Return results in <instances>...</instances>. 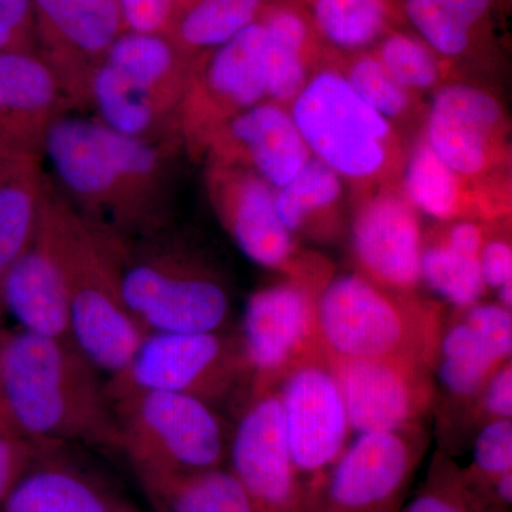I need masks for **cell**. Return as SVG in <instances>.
Here are the masks:
<instances>
[{
    "mask_svg": "<svg viewBox=\"0 0 512 512\" xmlns=\"http://www.w3.org/2000/svg\"><path fill=\"white\" fill-rule=\"evenodd\" d=\"M181 140L121 136L94 117L67 113L46 141L50 177L74 210L117 241L174 222L175 158Z\"/></svg>",
    "mask_w": 512,
    "mask_h": 512,
    "instance_id": "obj_1",
    "label": "cell"
},
{
    "mask_svg": "<svg viewBox=\"0 0 512 512\" xmlns=\"http://www.w3.org/2000/svg\"><path fill=\"white\" fill-rule=\"evenodd\" d=\"M99 373L69 340L0 329V429L119 453L116 416Z\"/></svg>",
    "mask_w": 512,
    "mask_h": 512,
    "instance_id": "obj_2",
    "label": "cell"
},
{
    "mask_svg": "<svg viewBox=\"0 0 512 512\" xmlns=\"http://www.w3.org/2000/svg\"><path fill=\"white\" fill-rule=\"evenodd\" d=\"M43 212L62 266L70 339L100 372L116 375L147 333L124 299L113 244L83 220L49 173Z\"/></svg>",
    "mask_w": 512,
    "mask_h": 512,
    "instance_id": "obj_3",
    "label": "cell"
},
{
    "mask_svg": "<svg viewBox=\"0 0 512 512\" xmlns=\"http://www.w3.org/2000/svg\"><path fill=\"white\" fill-rule=\"evenodd\" d=\"M109 239L124 299L147 335L224 330L231 312L227 285L175 221L141 237Z\"/></svg>",
    "mask_w": 512,
    "mask_h": 512,
    "instance_id": "obj_4",
    "label": "cell"
},
{
    "mask_svg": "<svg viewBox=\"0 0 512 512\" xmlns=\"http://www.w3.org/2000/svg\"><path fill=\"white\" fill-rule=\"evenodd\" d=\"M195 62L167 35L124 30L94 74V119L137 140H181V103Z\"/></svg>",
    "mask_w": 512,
    "mask_h": 512,
    "instance_id": "obj_5",
    "label": "cell"
},
{
    "mask_svg": "<svg viewBox=\"0 0 512 512\" xmlns=\"http://www.w3.org/2000/svg\"><path fill=\"white\" fill-rule=\"evenodd\" d=\"M406 295L365 275L326 281L316 305L320 349L339 359H406L431 366L439 349L436 318Z\"/></svg>",
    "mask_w": 512,
    "mask_h": 512,
    "instance_id": "obj_6",
    "label": "cell"
},
{
    "mask_svg": "<svg viewBox=\"0 0 512 512\" xmlns=\"http://www.w3.org/2000/svg\"><path fill=\"white\" fill-rule=\"evenodd\" d=\"M288 109L312 157L343 181L370 188L400 170L392 123L353 90L340 67L313 70Z\"/></svg>",
    "mask_w": 512,
    "mask_h": 512,
    "instance_id": "obj_7",
    "label": "cell"
},
{
    "mask_svg": "<svg viewBox=\"0 0 512 512\" xmlns=\"http://www.w3.org/2000/svg\"><path fill=\"white\" fill-rule=\"evenodd\" d=\"M123 454L137 480L224 467L227 427L215 407L185 394L143 390L113 397Z\"/></svg>",
    "mask_w": 512,
    "mask_h": 512,
    "instance_id": "obj_8",
    "label": "cell"
},
{
    "mask_svg": "<svg viewBox=\"0 0 512 512\" xmlns=\"http://www.w3.org/2000/svg\"><path fill=\"white\" fill-rule=\"evenodd\" d=\"M245 383L251 370L239 335L218 332L148 333L124 369L106 379L110 399L154 390L224 402Z\"/></svg>",
    "mask_w": 512,
    "mask_h": 512,
    "instance_id": "obj_9",
    "label": "cell"
},
{
    "mask_svg": "<svg viewBox=\"0 0 512 512\" xmlns=\"http://www.w3.org/2000/svg\"><path fill=\"white\" fill-rule=\"evenodd\" d=\"M268 100L265 33L261 20L198 57L180 110L184 151L204 156L214 134L232 117Z\"/></svg>",
    "mask_w": 512,
    "mask_h": 512,
    "instance_id": "obj_10",
    "label": "cell"
},
{
    "mask_svg": "<svg viewBox=\"0 0 512 512\" xmlns=\"http://www.w3.org/2000/svg\"><path fill=\"white\" fill-rule=\"evenodd\" d=\"M36 55L73 113L90 111L94 74L124 32L119 0H32Z\"/></svg>",
    "mask_w": 512,
    "mask_h": 512,
    "instance_id": "obj_11",
    "label": "cell"
},
{
    "mask_svg": "<svg viewBox=\"0 0 512 512\" xmlns=\"http://www.w3.org/2000/svg\"><path fill=\"white\" fill-rule=\"evenodd\" d=\"M419 424L362 433L345 448L309 512H399L426 440Z\"/></svg>",
    "mask_w": 512,
    "mask_h": 512,
    "instance_id": "obj_12",
    "label": "cell"
},
{
    "mask_svg": "<svg viewBox=\"0 0 512 512\" xmlns=\"http://www.w3.org/2000/svg\"><path fill=\"white\" fill-rule=\"evenodd\" d=\"M281 382V389L275 392L284 412L293 466L313 505L348 447V413L323 352L293 367Z\"/></svg>",
    "mask_w": 512,
    "mask_h": 512,
    "instance_id": "obj_13",
    "label": "cell"
},
{
    "mask_svg": "<svg viewBox=\"0 0 512 512\" xmlns=\"http://www.w3.org/2000/svg\"><path fill=\"white\" fill-rule=\"evenodd\" d=\"M322 288L302 275L256 291L239 333L252 376V393L274 390L296 365L319 355L316 305Z\"/></svg>",
    "mask_w": 512,
    "mask_h": 512,
    "instance_id": "obj_14",
    "label": "cell"
},
{
    "mask_svg": "<svg viewBox=\"0 0 512 512\" xmlns=\"http://www.w3.org/2000/svg\"><path fill=\"white\" fill-rule=\"evenodd\" d=\"M227 460L256 511H311V495L293 466L284 412L275 390L251 394L231 433Z\"/></svg>",
    "mask_w": 512,
    "mask_h": 512,
    "instance_id": "obj_15",
    "label": "cell"
},
{
    "mask_svg": "<svg viewBox=\"0 0 512 512\" xmlns=\"http://www.w3.org/2000/svg\"><path fill=\"white\" fill-rule=\"evenodd\" d=\"M326 360L342 393L350 430L359 434L417 426L433 403L430 366L424 363L328 356Z\"/></svg>",
    "mask_w": 512,
    "mask_h": 512,
    "instance_id": "obj_16",
    "label": "cell"
},
{
    "mask_svg": "<svg viewBox=\"0 0 512 512\" xmlns=\"http://www.w3.org/2000/svg\"><path fill=\"white\" fill-rule=\"evenodd\" d=\"M507 121L493 94L464 83L434 94L423 140L454 173L473 183L500 163L507 151Z\"/></svg>",
    "mask_w": 512,
    "mask_h": 512,
    "instance_id": "obj_17",
    "label": "cell"
},
{
    "mask_svg": "<svg viewBox=\"0 0 512 512\" xmlns=\"http://www.w3.org/2000/svg\"><path fill=\"white\" fill-rule=\"evenodd\" d=\"M207 188L222 227L252 262L295 275V239L279 218L272 185L247 168L207 163Z\"/></svg>",
    "mask_w": 512,
    "mask_h": 512,
    "instance_id": "obj_18",
    "label": "cell"
},
{
    "mask_svg": "<svg viewBox=\"0 0 512 512\" xmlns=\"http://www.w3.org/2000/svg\"><path fill=\"white\" fill-rule=\"evenodd\" d=\"M67 113L55 74L35 52L0 53V158L43 163L50 130Z\"/></svg>",
    "mask_w": 512,
    "mask_h": 512,
    "instance_id": "obj_19",
    "label": "cell"
},
{
    "mask_svg": "<svg viewBox=\"0 0 512 512\" xmlns=\"http://www.w3.org/2000/svg\"><path fill=\"white\" fill-rule=\"evenodd\" d=\"M207 163L247 168L284 187L312 157L286 106L265 100L232 117L205 148Z\"/></svg>",
    "mask_w": 512,
    "mask_h": 512,
    "instance_id": "obj_20",
    "label": "cell"
},
{
    "mask_svg": "<svg viewBox=\"0 0 512 512\" xmlns=\"http://www.w3.org/2000/svg\"><path fill=\"white\" fill-rule=\"evenodd\" d=\"M353 248L363 275L375 284L400 293L413 292L420 284L419 217L400 192L382 190L360 204Z\"/></svg>",
    "mask_w": 512,
    "mask_h": 512,
    "instance_id": "obj_21",
    "label": "cell"
},
{
    "mask_svg": "<svg viewBox=\"0 0 512 512\" xmlns=\"http://www.w3.org/2000/svg\"><path fill=\"white\" fill-rule=\"evenodd\" d=\"M2 308L26 332L72 342L62 266L43 210L35 237L3 282Z\"/></svg>",
    "mask_w": 512,
    "mask_h": 512,
    "instance_id": "obj_22",
    "label": "cell"
},
{
    "mask_svg": "<svg viewBox=\"0 0 512 512\" xmlns=\"http://www.w3.org/2000/svg\"><path fill=\"white\" fill-rule=\"evenodd\" d=\"M66 448H47L20 478L0 512H140Z\"/></svg>",
    "mask_w": 512,
    "mask_h": 512,
    "instance_id": "obj_23",
    "label": "cell"
},
{
    "mask_svg": "<svg viewBox=\"0 0 512 512\" xmlns=\"http://www.w3.org/2000/svg\"><path fill=\"white\" fill-rule=\"evenodd\" d=\"M259 20L265 33L268 100L288 107L311 77L323 46L299 0H268Z\"/></svg>",
    "mask_w": 512,
    "mask_h": 512,
    "instance_id": "obj_24",
    "label": "cell"
},
{
    "mask_svg": "<svg viewBox=\"0 0 512 512\" xmlns=\"http://www.w3.org/2000/svg\"><path fill=\"white\" fill-rule=\"evenodd\" d=\"M46 181L42 161L0 158V318L3 282L35 237Z\"/></svg>",
    "mask_w": 512,
    "mask_h": 512,
    "instance_id": "obj_25",
    "label": "cell"
},
{
    "mask_svg": "<svg viewBox=\"0 0 512 512\" xmlns=\"http://www.w3.org/2000/svg\"><path fill=\"white\" fill-rule=\"evenodd\" d=\"M320 45L336 52L370 50L394 28L396 0H299Z\"/></svg>",
    "mask_w": 512,
    "mask_h": 512,
    "instance_id": "obj_26",
    "label": "cell"
},
{
    "mask_svg": "<svg viewBox=\"0 0 512 512\" xmlns=\"http://www.w3.org/2000/svg\"><path fill=\"white\" fill-rule=\"evenodd\" d=\"M156 512H258L228 467L138 481Z\"/></svg>",
    "mask_w": 512,
    "mask_h": 512,
    "instance_id": "obj_27",
    "label": "cell"
},
{
    "mask_svg": "<svg viewBox=\"0 0 512 512\" xmlns=\"http://www.w3.org/2000/svg\"><path fill=\"white\" fill-rule=\"evenodd\" d=\"M466 178L454 173L436 156L423 137L403 163L404 198L414 210L441 221L467 220L473 211V192Z\"/></svg>",
    "mask_w": 512,
    "mask_h": 512,
    "instance_id": "obj_28",
    "label": "cell"
},
{
    "mask_svg": "<svg viewBox=\"0 0 512 512\" xmlns=\"http://www.w3.org/2000/svg\"><path fill=\"white\" fill-rule=\"evenodd\" d=\"M268 0H184L168 37L198 59L217 49L261 16Z\"/></svg>",
    "mask_w": 512,
    "mask_h": 512,
    "instance_id": "obj_29",
    "label": "cell"
},
{
    "mask_svg": "<svg viewBox=\"0 0 512 512\" xmlns=\"http://www.w3.org/2000/svg\"><path fill=\"white\" fill-rule=\"evenodd\" d=\"M439 376L444 387L460 399H474L504 360L481 333L457 320L439 340ZM508 362V360H507Z\"/></svg>",
    "mask_w": 512,
    "mask_h": 512,
    "instance_id": "obj_30",
    "label": "cell"
},
{
    "mask_svg": "<svg viewBox=\"0 0 512 512\" xmlns=\"http://www.w3.org/2000/svg\"><path fill=\"white\" fill-rule=\"evenodd\" d=\"M343 194V180L318 158H309L301 171L275 190L279 218L293 235L335 210Z\"/></svg>",
    "mask_w": 512,
    "mask_h": 512,
    "instance_id": "obj_31",
    "label": "cell"
},
{
    "mask_svg": "<svg viewBox=\"0 0 512 512\" xmlns=\"http://www.w3.org/2000/svg\"><path fill=\"white\" fill-rule=\"evenodd\" d=\"M420 279L461 309L480 302L487 289L478 258L453 251L441 241L421 248Z\"/></svg>",
    "mask_w": 512,
    "mask_h": 512,
    "instance_id": "obj_32",
    "label": "cell"
},
{
    "mask_svg": "<svg viewBox=\"0 0 512 512\" xmlns=\"http://www.w3.org/2000/svg\"><path fill=\"white\" fill-rule=\"evenodd\" d=\"M373 52L407 92L436 89L443 77V60L414 33L397 28L387 30Z\"/></svg>",
    "mask_w": 512,
    "mask_h": 512,
    "instance_id": "obj_33",
    "label": "cell"
},
{
    "mask_svg": "<svg viewBox=\"0 0 512 512\" xmlns=\"http://www.w3.org/2000/svg\"><path fill=\"white\" fill-rule=\"evenodd\" d=\"M396 9L399 19L441 60L461 59L488 39L451 18L431 0H396Z\"/></svg>",
    "mask_w": 512,
    "mask_h": 512,
    "instance_id": "obj_34",
    "label": "cell"
},
{
    "mask_svg": "<svg viewBox=\"0 0 512 512\" xmlns=\"http://www.w3.org/2000/svg\"><path fill=\"white\" fill-rule=\"evenodd\" d=\"M399 512H508L477 491L463 470L450 458L439 456L431 463L426 481Z\"/></svg>",
    "mask_w": 512,
    "mask_h": 512,
    "instance_id": "obj_35",
    "label": "cell"
},
{
    "mask_svg": "<svg viewBox=\"0 0 512 512\" xmlns=\"http://www.w3.org/2000/svg\"><path fill=\"white\" fill-rule=\"evenodd\" d=\"M342 72L353 90L390 123L403 120L412 110L414 94L387 73L373 50L353 53Z\"/></svg>",
    "mask_w": 512,
    "mask_h": 512,
    "instance_id": "obj_36",
    "label": "cell"
},
{
    "mask_svg": "<svg viewBox=\"0 0 512 512\" xmlns=\"http://www.w3.org/2000/svg\"><path fill=\"white\" fill-rule=\"evenodd\" d=\"M512 471V421H487L474 444V460L463 470L468 483L484 495L504 474ZM488 497V495H487Z\"/></svg>",
    "mask_w": 512,
    "mask_h": 512,
    "instance_id": "obj_37",
    "label": "cell"
},
{
    "mask_svg": "<svg viewBox=\"0 0 512 512\" xmlns=\"http://www.w3.org/2000/svg\"><path fill=\"white\" fill-rule=\"evenodd\" d=\"M53 446L0 429V510L23 474Z\"/></svg>",
    "mask_w": 512,
    "mask_h": 512,
    "instance_id": "obj_38",
    "label": "cell"
},
{
    "mask_svg": "<svg viewBox=\"0 0 512 512\" xmlns=\"http://www.w3.org/2000/svg\"><path fill=\"white\" fill-rule=\"evenodd\" d=\"M184 0H119L124 30L168 35Z\"/></svg>",
    "mask_w": 512,
    "mask_h": 512,
    "instance_id": "obj_39",
    "label": "cell"
},
{
    "mask_svg": "<svg viewBox=\"0 0 512 512\" xmlns=\"http://www.w3.org/2000/svg\"><path fill=\"white\" fill-rule=\"evenodd\" d=\"M488 340L497 355L507 362L512 352V315L500 303H476L466 308L463 318Z\"/></svg>",
    "mask_w": 512,
    "mask_h": 512,
    "instance_id": "obj_40",
    "label": "cell"
},
{
    "mask_svg": "<svg viewBox=\"0 0 512 512\" xmlns=\"http://www.w3.org/2000/svg\"><path fill=\"white\" fill-rule=\"evenodd\" d=\"M480 399V414L484 420L511 419L512 416V366L511 360L503 363L484 384Z\"/></svg>",
    "mask_w": 512,
    "mask_h": 512,
    "instance_id": "obj_41",
    "label": "cell"
},
{
    "mask_svg": "<svg viewBox=\"0 0 512 512\" xmlns=\"http://www.w3.org/2000/svg\"><path fill=\"white\" fill-rule=\"evenodd\" d=\"M478 262L487 288L498 291L501 286L512 284V248L507 239H485Z\"/></svg>",
    "mask_w": 512,
    "mask_h": 512,
    "instance_id": "obj_42",
    "label": "cell"
},
{
    "mask_svg": "<svg viewBox=\"0 0 512 512\" xmlns=\"http://www.w3.org/2000/svg\"><path fill=\"white\" fill-rule=\"evenodd\" d=\"M457 22L478 35L490 37L498 0H431Z\"/></svg>",
    "mask_w": 512,
    "mask_h": 512,
    "instance_id": "obj_43",
    "label": "cell"
},
{
    "mask_svg": "<svg viewBox=\"0 0 512 512\" xmlns=\"http://www.w3.org/2000/svg\"><path fill=\"white\" fill-rule=\"evenodd\" d=\"M440 241L453 251L478 258L485 242V231L473 220H457Z\"/></svg>",
    "mask_w": 512,
    "mask_h": 512,
    "instance_id": "obj_44",
    "label": "cell"
},
{
    "mask_svg": "<svg viewBox=\"0 0 512 512\" xmlns=\"http://www.w3.org/2000/svg\"><path fill=\"white\" fill-rule=\"evenodd\" d=\"M0 15L35 45L32 0H0Z\"/></svg>",
    "mask_w": 512,
    "mask_h": 512,
    "instance_id": "obj_45",
    "label": "cell"
},
{
    "mask_svg": "<svg viewBox=\"0 0 512 512\" xmlns=\"http://www.w3.org/2000/svg\"><path fill=\"white\" fill-rule=\"evenodd\" d=\"M35 52V45L0 15V53Z\"/></svg>",
    "mask_w": 512,
    "mask_h": 512,
    "instance_id": "obj_46",
    "label": "cell"
},
{
    "mask_svg": "<svg viewBox=\"0 0 512 512\" xmlns=\"http://www.w3.org/2000/svg\"><path fill=\"white\" fill-rule=\"evenodd\" d=\"M0 329H2V328H0Z\"/></svg>",
    "mask_w": 512,
    "mask_h": 512,
    "instance_id": "obj_47",
    "label": "cell"
}]
</instances>
